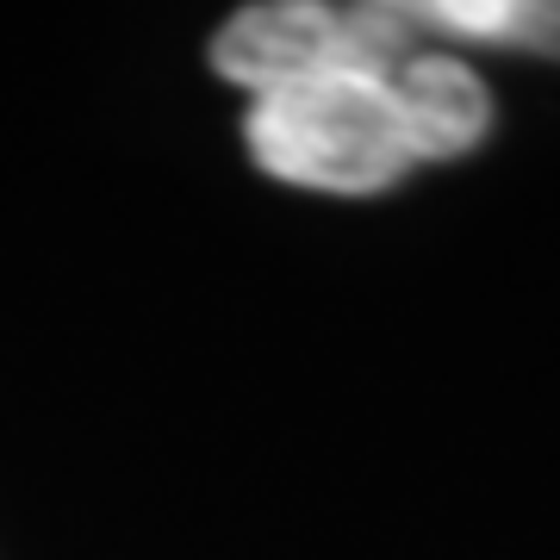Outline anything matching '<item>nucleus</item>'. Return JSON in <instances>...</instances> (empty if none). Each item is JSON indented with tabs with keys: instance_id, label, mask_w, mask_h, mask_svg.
I'll return each mask as SVG.
<instances>
[{
	"instance_id": "nucleus-2",
	"label": "nucleus",
	"mask_w": 560,
	"mask_h": 560,
	"mask_svg": "<svg viewBox=\"0 0 560 560\" xmlns=\"http://www.w3.org/2000/svg\"><path fill=\"white\" fill-rule=\"evenodd\" d=\"M423 20L405 0H368V7H330V0H287V7H249L219 32L212 62L237 88H287L342 69H399L423 57Z\"/></svg>"
},
{
	"instance_id": "nucleus-1",
	"label": "nucleus",
	"mask_w": 560,
	"mask_h": 560,
	"mask_svg": "<svg viewBox=\"0 0 560 560\" xmlns=\"http://www.w3.org/2000/svg\"><path fill=\"white\" fill-rule=\"evenodd\" d=\"M492 101L455 57H411L399 69H342L256 94L249 150L268 175L318 194H374L418 162L474 150Z\"/></svg>"
},
{
	"instance_id": "nucleus-3",
	"label": "nucleus",
	"mask_w": 560,
	"mask_h": 560,
	"mask_svg": "<svg viewBox=\"0 0 560 560\" xmlns=\"http://www.w3.org/2000/svg\"><path fill=\"white\" fill-rule=\"evenodd\" d=\"M418 20H423V32L529 44V50L560 57V7L555 0H418Z\"/></svg>"
}]
</instances>
